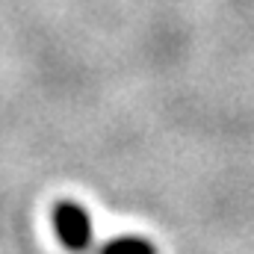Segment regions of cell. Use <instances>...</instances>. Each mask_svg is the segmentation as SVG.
Masks as SVG:
<instances>
[{
  "mask_svg": "<svg viewBox=\"0 0 254 254\" xmlns=\"http://www.w3.org/2000/svg\"><path fill=\"white\" fill-rule=\"evenodd\" d=\"M98 254H157V249L142 237H116L104 243Z\"/></svg>",
  "mask_w": 254,
  "mask_h": 254,
  "instance_id": "2",
  "label": "cell"
},
{
  "mask_svg": "<svg viewBox=\"0 0 254 254\" xmlns=\"http://www.w3.org/2000/svg\"><path fill=\"white\" fill-rule=\"evenodd\" d=\"M51 222H54V231L60 237L68 252L74 254H86L95 243V234H92V219L89 213L77 204V201H57L54 204V213H51Z\"/></svg>",
  "mask_w": 254,
  "mask_h": 254,
  "instance_id": "1",
  "label": "cell"
}]
</instances>
